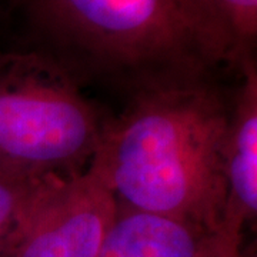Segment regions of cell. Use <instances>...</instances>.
<instances>
[{"label":"cell","instance_id":"4","mask_svg":"<svg viewBox=\"0 0 257 257\" xmlns=\"http://www.w3.org/2000/svg\"><path fill=\"white\" fill-rule=\"evenodd\" d=\"M117 203L94 166L42 184L3 257H99Z\"/></svg>","mask_w":257,"mask_h":257},{"label":"cell","instance_id":"9","mask_svg":"<svg viewBox=\"0 0 257 257\" xmlns=\"http://www.w3.org/2000/svg\"><path fill=\"white\" fill-rule=\"evenodd\" d=\"M243 236L217 230L203 257H244L241 251Z\"/></svg>","mask_w":257,"mask_h":257},{"label":"cell","instance_id":"7","mask_svg":"<svg viewBox=\"0 0 257 257\" xmlns=\"http://www.w3.org/2000/svg\"><path fill=\"white\" fill-rule=\"evenodd\" d=\"M219 66L254 63L257 0H179Z\"/></svg>","mask_w":257,"mask_h":257},{"label":"cell","instance_id":"8","mask_svg":"<svg viewBox=\"0 0 257 257\" xmlns=\"http://www.w3.org/2000/svg\"><path fill=\"white\" fill-rule=\"evenodd\" d=\"M46 182H30L0 173V257L6 253L37 192Z\"/></svg>","mask_w":257,"mask_h":257},{"label":"cell","instance_id":"5","mask_svg":"<svg viewBox=\"0 0 257 257\" xmlns=\"http://www.w3.org/2000/svg\"><path fill=\"white\" fill-rule=\"evenodd\" d=\"M230 97L227 130L223 143V180L226 203L219 229L241 234L257 213V72L246 64Z\"/></svg>","mask_w":257,"mask_h":257},{"label":"cell","instance_id":"6","mask_svg":"<svg viewBox=\"0 0 257 257\" xmlns=\"http://www.w3.org/2000/svg\"><path fill=\"white\" fill-rule=\"evenodd\" d=\"M216 231L117 206L99 257H203Z\"/></svg>","mask_w":257,"mask_h":257},{"label":"cell","instance_id":"2","mask_svg":"<svg viewBox=\"0 0 257 257\" xmlns=\"http://www.w3.org/2000/svg\"><path fill=\"white\" fill-rule=\"evenodd\" d=\"M35 45L80 86L135 93L220 69L179 0H20Z\"/></svg>","mask_w":257,"mask_h":257},{"label":"cell","instance_id":"3","mask_svg":"<svg viewBox=\"0 0 257 257\" xmlns=\"http://www.w3.org/2000/svg\"><path fill=\"white\" fill-rule=\"evenodd\" d=\"M109 119L60 66L35 50L0 52V173L46 182L83 173Z\"/></svg>","mask_w":257,"mask_h":257},{"label":"cell","instance_id":"1","mask_svg":"<svg viewBox=\"0 0 257 257\" xmlns=\"http://www.w3.org/2000/svg\"><path fill=\"white\" fill-rule=\"evenodd\" d=\"M229 113L230 99L213 77L135 93L109 119L90 165L119 207L217 231Z\"/></svg>","mask_w":257,"mask_h":257}]
</instances>
